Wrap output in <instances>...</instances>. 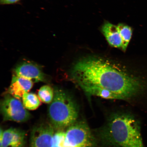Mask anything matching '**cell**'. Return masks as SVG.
Instances as JSON below:
<instances>
[{
  "label": "cell",
  "instance_id": "cell-1",
  "mask_svg": "<svg viewBox=\"0 0 147 147\" xmlns=\"http://www.w3.org/2000/svg\"><path fill=\"white\" fill-rule=\"evenodd\" d=\"M73 80L80 87L94 85L120 95L124 100L144 92L142 79L130 76L100 58L89 57L75 64L71 71Z\"/></svg>",
  "mask_w": 147,
  "mask_h": 147
},
{
  "label": "cell",
  "instance_id": "cell-2",
  "mask_svg": "<svg viewBox=\"0 0 147 147\" xmlns=\"http://www.w3.org/2000/svg\"><path fill=\"white\" fill-rule=\"evenodd\" d=\"M98 136L106 146L144 147L139 123L127 113H117L110 115L99 131Z\"/></svg>",
  "mask_w": 147,
  "mask_h": 147
},
{
  "label": "cell",
  "instance_id": "cell-3",
  "mask_svg": "<svg viewBox=\"0 0 147 147\" xmlns=\"http://www.w3.org/2000/svg\"><path fill=\"white\" fill-rule=\"evenodd\" d=\"M48 115L55 131L64 130L78 120V110L73 99L63 90L57 89L50 104Z\"/></svg>",
  "mask_w": 147,
  "mask_h": 147
},
{
  "label": "cell",
  "instance_id": "cell-4",
  "mask_svg": "<svg viewBox=\"0 0 147 147\" xmlns=\"http://www.w3.org/2000/svg\"><path fill=\"white\" fill-rule=\"evenodd\" d=\"M94 136L87 123L77 121L65 131L64 147H94Z\"/></svg>",
  "mask_w": 147,
  "mask_h": 147
},
{
  "label": "cell",
  "instance_id": "cell-5",
  "mask_svg": "<svg viewBox=\"0 0 147 147\" xmlns=\"http://www.w3.org/2000/svg\"><path fill=\"white\" fill-rule=\"evenodd\" d=\"M1 112L3 120L22 123L30 118V114L20 100L10 95H6L2 101Z\"/></svg>",
  "mask_w": 147,
  "mask_h": 147
},
{
  "label": "cell",
  "instance_id": "cell-6",
  "mask_svg": "<svg viewBox=\"0 0 147 147\" xmlns=\"http://www.w3.org/2000/svg\"><path fill=\"white\" fill-rule=\"evenodd\" d=\"M55 130L50 124H42L35 127L31 132L28 147H51Z\"/></svg>",
  "mask_w": 147,
  "mask_h": 147
},
{
  "label": "cell",
  "instance_id": "cell-7",
  "mask_svg": "<svg viewBox=\"0 0 147 147\" xmlns=\"http://www.w3.org/2000/svg\"><path fill=\"white\" fill-rule=\"evenodd\" d=\"M26 134L19 129L10 128L4 130L2 142L0 147H23Z\"/></svg>",
  "mask_w": 147,
  "mask_h": 147
},
{
  "label": "cell",
  "instance_id": "cell-8",
  "mask_svg": "<svg viewBox=\"0 0 147 147\" xmlns=\"http://www.w3.org/2000/svg\"><path fill=\"white\" fill-rule=\"evenodd\" d=\"M16 76L21 77L33 82L43 81L45 76L37 66L30 63L25 62L18 65L15 70Z\"/></svg>",
  "mask_w": 147,
  "mask_h": 147
},
{
  "label": "cell",
  "instance_id": "cell-9",
  "mask_svg": "<svg viewBox=\"0 0 147 147\" xmlns=\"http://www.w3.org/2000/svg\"><path fill=\"white\" fill-rule=\"evenodd\" d=\"M100 30L111 47L122 48V41L117 26L105 21L101 26Z\"/></svg>",
  "mask_w": 147,
  "mask_h": 147
},
{
  "label": "cell",
  "instance_id": "cell-10",
  "mask_svg": "<svg viewBox=\"0 0 147 147\" xmlns=\"http://www.w3.org/2000/svg\"><path fill=\"white\" fill-rule=\"evenodd\" d=\"M33 82L21 77L14 75L9 88V92L12 96L20 100L26 93L32 89Z\"/></svg>",
  "mask_w": 147,
  "mask_h": 147
},
{
  "label": "cell",
  "instance_id": "cell-11",
  "mask_svg": "<svg viewBox=\"0 0 147 147\" xmlns=\"http://www.w3.org/2000/svg\"><path fill=\"white\" fill-rule=\"evenodd\" d=\"M89 95H94L106 99L124 100L123 97L109 90L94 85H82L80 87Z\"/></svg>",
  "mask_w": 147,
  "mask_h": 147
},
{
  "label": "cell",
  "instance_id": "cell-12",
  "mask_svg": "<svg viewBox=\"0 0 147 147\" xmlns=\"http://www.w3.org/2000/svg\"><path fill=\"white\" fill-rule=\"evenodd\" d=\"M117 26L122 41L121 49L125 51L131 39L133 29L129 26L124 23H119Z\"/></svg>",
  "mask_w": 147,
  "mask_h": 147
},
{
  "label": "cell",
  "instance_id": "cell-13",
  "mask_svg": "<svg viewBox=\"0 0 147 147\" xmlns=\"http://www.w3.org/2000/svg\"><path fill=\"white\" fill-rule=\"evenodd\" d=\"M22 100L24 106L28 110H36L41 105L39 97L34 93H25L23 95Z\"/></svg>",
  "mask_w": 147,
  "mask_h": 147
},
{
  "label": "cell",
  "instance_id": "cell-14",
  "mask_svg": "<svg viewBox=\"0 0 147 147\" xmlns=\"http://www.w3.org/2000/svg\"><path fill=\"white\" fill-rule=\"evenodd\" d=\"M54 92L50 86H42L38 91V96L42 102L46 104H50L54 98Z\"/></svg>",
  "mask_w": 147,
  "mask_h": 147
},
{
  "label": "cell",
  "instance_id": "cell-15",
  "mask_svg": "<svg viewBox=\"0 0 147 147\" xmlns=\"http://www.w3.org/2000/svg\"><path fill=\"white\" fill-rule=\"evenodd\" d=\"M65 135L64 130L55 131L53 136L51 147H64Z\"/></svg>",
  "mask_w": 147,
  "mask_h": 147
},
{
  "label": "cell",
  "instance_id": "cell-16",
  "mask_svg": "<svg viewBox=\"0 0 147 147\" xmlns=\"http://www.w3.org/2000/svg\"><path fill=\"white\" fill-rule=\"evenodd\" d=\"M19 0H1V4H12L17 2Z\"/></svg>",
  "mask_w": 147,
  "mask_h": 147
}]
</instances>
